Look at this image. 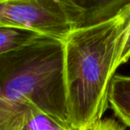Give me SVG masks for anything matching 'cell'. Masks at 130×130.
I'll return each mask as SVG.
<instances>
[{
    "instance_id": "cell-7",
    "label": "cell",
    "mask_w": 130,
    "mask_h": 130,
    "mask_svg": "<svg viewBox=\"0 0 130 130\" xmlns=\"http://www.w3.org/2000/svg\"><path fill=\"white\" fill-rule=\"evenodd\" d=\"M43 36L23 29L0 27V54L21 47Z\"/></svg>"
},
{
    "instance_id": "cell-8",
    "label": "cell",
    "mask_w": 130,
    "mask_h": 130,
    "mask_svg": "<svg viewBox=\"0 0 130 130\" xmlns=\"http://www.w3.org/2000/svg\"><path fill=\"white\" fill-rule=\"evenodd\" d=\"M130 58V24L123 36L120 43V50H119L118 57L115 63V71L120 66L125 64Z\"/></svg>"
},
{
    "instance_id": "cell-1",
    "label": "cell",
    "mask_w": 130,
    "mask_h": 130,
    "mask_svg": "<svg viewBox=\"0 0 130 130\" xmlns=\"http://www.w3.org/2000/svg\"><path fill=\"white\" fill-rule=\"evenodd\" d=\"M130 24V5L105 22L74 30L65 41L67 104L73 130H89L107 108L120 42Z\"/></svg>"
},
{
    "instance_id": "cell-5",
    "label": "cell",
    "mask_w": 130,
    "mask_h": 130,
    "mask_svg": "<svg viewBox=\"0 0 130 130\" xmlns=\"http://www.w3.org/2000/svg\"><path fill=\"white\" fill-rule=\"evenodd\" d=\"M75 29L113 19L130 5V0H61Z\"/></svg>"
},
{
    "instance_id": "cell-3",
    "label": "cell",
    "mask_w": 130,
    "mask_h": 130,
    "mask_svg": "<svg viewBox=\"0 0 130 130\" xmlns=\"http://www.w3.org/2000/svg\"><path fill=\"white\" fill-rule=\"evenodd\" d=\"M37 33L65 42L74 30L61 0H0V27Z\"/></svg>"
},
{
    "instance_id": "cell-2",
    "label": "cell",
    "mask_w": 130,
    "mask_h": 130,
    "mask_svg": "<svg viewBox=\"0 0 130 130\" xmlns=\"http://www.w3.org/2000/svg\"><path fill=\"white\" fill-rule=\"evenodd\" d=\"M0 99L28 102L72 129L65 42L43 36L0 54Z\"/></svg>"
},
{
    "instance_id": "cell-9",
    "label": "cell",
    "mask_w": 130,
    "mask_h": 130,
    "mask_svg": "<svg viewBox=\"0 0 130 130\" xmlns=\"http://www.w3.org/2000/svg\"><path fill=\"white\" fill-rule=\"evenodd\" d=\"M89 130H124L123 127L113 119H104Z\"/></svg>"
},
{
    "instance_id": "cell-6",
    "label": "cell",
    "mask_w": 130,
    "mask_h": 130,
    "mask_svg": "<svg viewBox=\"0 0 130 130\" xmlns=\"http://www.w3.org/2000/svg\"><path fill=\"white\" fill-rule=\"evenodd\" d=\"M108 103L115 116L130 127V76L114 75L108 93Z\"/></svg>"
},
{
    "instance_id": "cell-4",
    "label": "cell",
    "mask_w": 130,
    "mask_h": 130,
    "mask_svg": "<svg viewBox=\"0 0 130 130\" xmlns=\"http://www.w3.org/2000/svg\"><path fill=\"white\" fill-rule=\"evenodd\" d=\"M0 130H72L26 101L0 99Z\"/></svg>"
}]
</instances>
